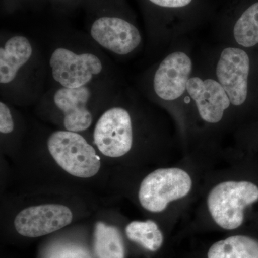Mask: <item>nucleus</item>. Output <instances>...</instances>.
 I'll return each mask as SVG.
<instances>
[{
    "instance_id": "nucleus-9",
    "label": "nucleus",
    "mask_w": 258,
    "mask_h": 258,
    "mask_svg": "<svg viewBox=\"0 0 258 258\" xmlns=\"http://www.w3.org/2000/svg\"><path fill=\"white\" fill-rule=\"evenodd\" d=\"M73 213L62 205H43L30 207L19 212L14 225L20 235L38 237L48 235L70 225Z\"/></svg>"
},
{
    "instance_id": "nucleus-15",
    "label": "nucleus",
    "mask_w": 258,
    "mask_h": 258,
    "mask_svg": "<svg viewBox=\"0 0 258 258\" xmlns=\"http://www.w3.org/2000/svg\"><path fill=\"white\" fill-rule=\"evenodd\" d=\"M153 6L162 10L174 20L176 28H182L186 25H191L194 20L199 18L203 13L205 0H147Z\"/></svg>"
},
{
    "instance_id": "nucleus-19",
    "label": "nucleus",
    "mask_w": 258,
    "mask_h": 258,
    "mask_svg": "<svg viewBox=\"0 0 258 258\" xmlns=\"http://www.w3.org/2000/svg\"><path fill=\"white\" fill-rule=\"evenodd\" d=\"M14 121L9 107L3 102L0 103V132L10 134L14 130Z\"/></svg>"
},
{
    "instance_id": "nucleus-14",
    "label": "nucleus",
    "mask_w": 258,
    "mask_h": 258,
    "mask_svg": "<svg viewBox=\"0 0 258 258\" xmlns=\"http://www.w3.org/2000/svg\"><path fill=\"white\" fill-rule=\"evenodd\" d=\"M208 258H258V240L252 236L234 235L210 246Z\"/></svg>"
},
{
    "instance_id": "nucleus-3",
    "label": "nucleus",
    "mask_w": 258,
    "mask_h": 258,
    "mask_svg": "<svg viewBox=\"0 0 258 258\" xmlns=\"http://www.w3.org/2000/svg\"><path fill=\"white\" fill-rule=\"evenodd\" d=\"M194 187L195 179L187 169L179 166L159 168L142 180L139 201L147 211L160 213L171 204L186 200Z\"/></svg>"
},
{
    "instance_id": "nucleus-10",
    "label": "nucleus",
    "mask_w": 258,
    "mask_h": 258,
    "mask_svg": "<svg viewBox=\"0 0 258 258\" xmlns=\"http://www.w3.org/2000/svg\"><path fill=\"white\" fill-rule=\"evenodd\" d=\"M93 40L113 53L126 55L140 45L141 32L133 23L118 17H101L91 28Z\"/></svg>"
},
{
    "instance_id": "nucleus-5",
    "label": "nucleus",
    "mask_w": 258,
    "mask_h": 258,
    "mask_svg": "<svg viewBox=\"0 0 258 258\" xmlns=\"http://www.w3.org/2000/svg\"><path fill=\"white\" fill-rule=\"evenodd\" d=\"M47 147L56 163L76 177H92L101 168L94 148L77 132H54L47 140Z\"/></svg>"
},
{
    "instance_id": "nucleus-2",
    "label": "nucleus",
    "mask_w": 258,
    "mask_h": 258,
    "mask_svg": "<svg viewBox=\"0 0 258 258\" xmlns=\"http://www.w3.org/2000/svg\"><path fill=\"white\" fill-rule=\"evenodd\" d=\"M204 203L209 220L217 227L238 230L258 203V184L247 178H222L209 188Z\"/></svg>"
},
{
    "instance_id": "nucleus-4",
    "label": "nucleus",
    "mask_w": 258,
    "mask_h": 258,
    "mask_svg": "<svg viewBox=\"0 0 258 258\" xmlns=\"http://www.w3.org/2000/svg\"><path fill=\"white\" fill-rule=\"evenodd\" d=\"M212 74L227 93L235 114L244 110L252 89V61L246 49L223 47L215 57Z\"/></svg>"
},
{
    "instance_id": "nucleus-1",
    "label": "nucleus",
    "mask_w": 258,
    "mask_h": 258,
    "mask_svg": "<svg viewBox=\"0 0 258 258\" xmlns=\"http://www.w3.org/2000/svg\"><path fill=\"white\" fill-rule=\"evenodd\" d=\"M235 114L230 98L213 74H195L194 71L183 102V128L191 121L199 129L217 131L233 120Z\"/></svg>"
},
{
    "instance_id": "nucleus-8",
    "label": "nucleus",
    "mask_w": 258,
    "mask_h": 258,
    "mask_svg": "<svg viewBox=\"0 0 258 258\" xmlns=\"http://www.w3.org/2000/svg\"><path fill=\"white\" fill-rule=\"evenodd\" d=\"M52 76L62 87L78 88L86 86L103 70L101 60L91 53L76 54L59 47L51 55Z\"/></svg>"
},
{
    "instance_id": "nucleus-13",
    "label": "nucleus",
    "mask_w": 258,
    "mask_h": 258,
    "mask_svg": "<svg viewBox=\"0 0 258 258\" xmlns=\"http://www.w3.org/2000/svg\"><path fill=\"white\" fill-rule=\"evenodd\" d=\"M32 55L31 43L22 35L12 37L0 48V83L8 84L14 81L20 69Z\"/></svg>"
},
{
    "instance_id": "nucleus-17",
    "label": "nucleus",
    "mask_w": 258,
    "mask_h": 258,
    "mask_svg": "<svg viewBox=\"0 0 258 258\" xmlns=\"http://www.w3.org/2000/svg\"><path fill=\"white\" fill-rule=\"evenodd\" d=\"M125 232L128 240L152 252L159 250L164 243V235L153 220L131 222L125 227Z\"/></svg>"
},
{
    "instance_id": "nucleus-16",
    "label": "nucleus",
    "mask_w": 258,
    "mask_h": 258,
    "mask_svg": "<svg viewBox=\"0 0 258 258\" xmlns=\"http://www.w3.org/2000/svg\"><path fill=\"white\" fill-rule=\"evenodd\" d=\"M94 250L98 258H125V247L119 230L114 226L97 222Z\"/></svg>"
},
{
    "instance_id": "nucleus-7",
    "label": "nucleus",
    "mask_w": 258,
    "mask_h": 258,
    "mask_svg": "<svg viewBox=\"0 0 258 258\" xmlns=\"http://www.w3.org/2000/svg\"><path fill=\"white\" fill-rule=\"evenodd\" d=\"M98 150L108 157L128 154L134 144V128L130 113L121 107L107 110L100 117L93 133Z\"/></svg>"
},
{
    "instance_id": "nucleus-6",
    "label": "nucleus",
    "mask_w": 258,
    "mask_h": 258,
    "mask_svg": "<svg viewBox=\"0 0 258 258\" xmlns=\"http://www.w3.org/2000/svg\"><path fill=\"white\" fill-rule=\"evenodd\" d=\"M191 56L184 50H174L166 56L154 73L153 90L164 103L182 111L187 83L194 72Z\"/></svg>"
},
{
    "instance_id": "nucleus-12",
    "label": "nucleus",
    "mask_w": 258,
    "mask_h": 258,
    "mask_svg": "<svg viewBox=\"0 0 258 258\" xmlns=\"http://www.w3.org/2000/svg\"><path fill=\"white\" fill-rule=\"evenodd\" d=\"M230 37L235 46L249 49L258 45V1L232 10L229 19Z\"/></svg>"
},
{
    "instance_id": "nucleus-18",
    "label": "nucleus",
    "mask_w": 258,
    "mask_h": 258,
    "mask_svg": "<svg viewBox=\"0 0 258 258\" xmlns=\"http://www.w3.org/2000/svg\"><path fill=\"white\" fill-rule=\"evenodd\" d=\"M46 258H92L87 250L74 244L55 246L47 252Z\"/></svg>"
},
{
    "instance_id": "nucleus-11",
    "label": "nucleus",
    "mask_w": 258,
    "mask_h": 258,
    "mask_svg": "<svg viewBox=\"0 0 258 258\" xmlns=\"http://www.w3.org/2000/svg\"><path fill=\"white\" fill-rule=\"evenodd\" d=\"M91 92L87 86L78 88H60L54 95L55 106L64 113L66 130L86 131L92 124L93 116L87 108Z\"/></svg>"
}]
</instances>
